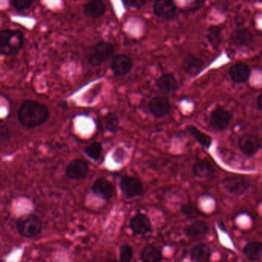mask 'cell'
<instances>
[{"label":"cell","instance_id":"1","mask_svg":"<svg viewBox=\"0 0 262 262\" xmlns=\"http://www.w3.org/2000/svg\"><path fill=\"white\" fill-rule=\"evenodd\" d=\"M18 121L27 128H34L45 124L50 118V110L45 104L37 101L23 102L17 112Z\"/></svg>","mask_w":262,"mask_h":262},{"label":"cell","instance_id":"2","mask_svg":"<svg viewBox=\"0 0 262 262\" xmlns=\"http://www.w3.org/2000/svg\"><path fill=\"white\" fill-rule=\"evenodd\" d=\"M24 42V35L19 30L7 29L0 32V54L12 56L18 54Z\"/></svg>","mask_w":262,"mask_h":262},{"label":"cell","instance_id":"3","mask_svg":"<svg viewBox=\"0 0 262 262\" xmlns=\"http://www.w3.org/2000/svg\"><path fill=\"white\" fill-rule=\"evenodd\" d=\"M18 233L26 238H33L39 235L42 230L40 219L34 214H26L16 222Z\"/></svg>","mask_w":262,"mask_h":262},{"label":"cell","instance_id":"4","mask_svg":"<svg viewBox=\"0 0 262 262\" xmlns=\"http://www.w3.org/2000/svg\"><path fill=\"white\" fill-rule=\"evenodd\" d=\"M116 52V47L112 42L102 40L96 43L89 57L90 66L99 67L110 60Z\"/></svg>","mask_w":262,"mask_h":262},{"label":"cell","instance_id":"5","mask_svg":"<svg viewBox=\"0 0 262 262\" xmlns=\"http://www.w3.org/2000/svg\"><path fill=\"white\" fill-rule=\"evenodd\" d=\"M249 185V180L242 176H230L222 181L224 189L233 195L240 196L245 194Z\"/></svg>","mask_w":262,"mask_h":262},{"label":"cell","instance_id":"6","mask_svg":"<svg viewBox=\"0 0 262 262\" xmlns=\"http://www.w3.org/2000/svg\"><path fill=\"white\" fill-rule=\"evenodd\" d=\"M121 191L127 198L139 197L144 191L143 184L135 176H125L119 183Z\"/></svg>","mask_w":262,"mask_h":262},{"label":"cell","instance_id":"7","mask_svg":"<svg viewBox=\"0 0 262 262\" xmlns=\"http://www.w3.org/2000/svg\"><path fill=\"white\" fill-rule=\"evenodd\" d=\"M90 172L88 162L83 159L72 160L66 168V174L71 180L79 181L85 179Z\"/></svg>","mask_w":262,"mask_h":262},{"label":"cell","instance_id":"8","mask_svg":"<svg viewBox=\"0 0 262 262\" xmlns=\"http://www.w3.org/2000/svg\"><path fill=\"white\" fill-rule=\"evenodd\" d=\"M133 66L134 63L133 59L129 56L123 53H119L113 58L110 65V69L114 76L121 77L128 74L133 70Z\"/></svg>","mask_w":262,"mask_h":262},{"label":"cell","instance_id":"9","mask_svg":"<svg viewBox=\"0 0 262 262\" xmlns=\"http://www.w3.org/2000/svg\"><path fill=\"white\" fill-rule=\"evenodd\" d=\"M152 10L156 17L165 20L172 19L177 14V6L173 1L170 0L156 1Z\"/></svg>","mask_w":262,"mask_h":262},{"label":"cell","instance_id":"10","mask_svg":"<svg viewBox=\"0 0 262 262\" xmlns=\"http://www.w3.org/2000/svg\"><path fill=\"white\" fill-rule=\"evenodd\" d=\"M129 228L134 234L145 235L152 230L151 220L146 214L137 213L130 219Z\"/></svg>","mask_w":262,"mask_h":262},{"label":"cell","instance_id":"11","mask_svg":"<svg viewBox=\"0 0 262 262\" xmlns=\"http://www.w3.org/2000/svg\"><path fill=\"white\" fill-rule=\"evenodd\" d=\"M91 190L95 195L103 200L111 199L114 195V185L106 178L96 179L92 185Z\"/></svg>","mask_w":262,"mask_h":262},{"label":"cell","instance_id":"12","mask_svg":"<svg viewBox=\"0 0 262 262\" xmlns=\"http://www.w3.org/2000/svg\"><path fill=\"white\" fill-rule=\"evenodd\" d=\"M239 149L247 156H253L261 148L260 140L257 136L253 135H244L239 139Z\"/></svg>","mask_w":262,"mask_h":262},{"label":"cell","instance_id":"13","mask_svg":"<svg viewBox=\"0 0 262 262\" xmlns=\"http://www.w3.org/2000/svg\"><path fill=\"white\" fill-rule=\"evenodd\" d=\"M231 114L222 107H217L213 110L210 116V125L217 131L225 130L229 125Z\"/></svg>","mask_w":262,"mask_h":262},{"label":"cell","instance_id":"14","mask_svg":"<svg viewBox=\"0 0 262 262\" xmlns=\"http://www.w3.org/2000/svg\"><path fill=\"white\" fill-rule=\"evenodd\" d=\"M171 103L167 98L156 96L150 100L148 108L156 118H163L171 111Z\"/></svg>","mask_w":262,"mask_h":262},{"label":"cell","instance_id":"15","mask_svg":"<svg viewBox=\"0 0 262 262\" xmlns=\"http://www.w3.org/2000/svg\"><path fill=\"white\" fill-rule=\"evenodd\" d=\"M251 68L245 63H236L230 67L228 74L233 82L235 83H244L251 76Z\"/></svg>","mask_w":262,"mask_h":262},{"label":"cell","instance_id":"16","mask_svg":"<svg viewBox=\"0 0 262 262\" xmlns=\"http://www.w3.org/2000/svg\"><path fill=\"white\" fill-rule=\"evenodd\" d=\"M254 34L248 29L242 28L235 30L231 35V42L237 48L249 47L254 41Z\"/></svg>","mask_w":262,"mask_h":262},{"label":"cell","instance_id":"17","mask_svg":"<svg viewBox=\"0 0 262 262\" xmlns=\"http://www.w3.org/2000/svg\"><path fill=\"white\" fill-rule=\"evenodd\" d=\"M156 86L167 94L174 93L179 88L176 78L171 73H165L159 76L156 80Z\"/></svg>","mask_w":262,"mask_h":262},{"label":"cell","instance_id":"18","mask_svg":"<svg viewBox=\"0 0 262 262\" xmlns=\"http://www.w3.org/2000/svg\"><path fill=\"white\" fill-rule=\"evenodd\" d=\"M214 166L208 159H199L193 165V173L199 179H208L214 174Z\"/></svg>","mask_w":262,"mask_h":262},{"label":"cell","instance_id":"19","mask_svg":"<svg viewBox=\"0 0 262 262\" xmlns=\"http://www.w3.org/2000/svg\"><path fill=\"white\" fill-rule=\"evenodd\" d=\"M209 231V226L204 221H194L188 226L185 227L184 232L190 238H198L204 237Z\"/></svg>","mask_w":262,"mask_h":262},{"label":"cell","instance_id":"20","mask_svg":"<svg viewBox=\"0 0 262 262\" xmlns=\"http://www.w3.org/2000/svg\"><path fill=\"white\" fill-rule=\"evenodd\" d=\"M182 68H183L184 71L189 76H196L203 70L204 62L194 55H188L183 59Z\"/></svg>","mask_w":262,"mask_h":262},{"label":"cell","instance_id":"21","mask_svg":"<svg viewBox=\"0 0 262 262\" xmlns=\"http://www.w3.org/2000/svg\"><path fill=\"white\" fill-rule=\"evenodd\" d=\"M211 249L205 244L194 245L189 252L190 258L193 262H210Z\"/></svg>","mask_w":262,"mask_h":262},{"label":"cell","instance_id":"22","mask_svg":"<svg viewBox=\"0 0 262 262\" xmlns=\"http://www.w3.org/2000/svg\"><path fill=\"white\" fill-rule=\"evenodd\" d=\"M106 12V7L101 0H93L86 3L83 7V13L90 18H99Z\"/></svg>","mask_w":262,"mask_h":262},{"label":"cell","instance_id":"23","mask_svg":"<svg viewBox=\"0 0 262 262\" xmlns=\"http://www.w3.org/2000/svg\"><path fill=\"white\" fill-rule=\"evenodd\" d=\"M140 260L142 262H162L163 254L159 247L147 245L141 251Z\"/></svg>","mask_w":262,"mask_h":262},{"label":"cell","instance_id":"24","mask_svg":"<svg viewBox=\"0 0 262 262\" xmlns=\"http://www.w3.org/2000/svg\"><path fill=\"white\" fill-rule=\"evenodd\" d=\"M243 253L251 261H257L262 258V243L250 242L244 247Z\"/></svg>","mask_w":262,"mask_h":262},{"label":"cell","instance_id":"25","mask_svg":"<svg viewBox=\"0 0 262 262\" xmlns=\"http://www.w3.org/2000/svg\"><path fill=\"white\" fill-rule=\"evenodd\" d=\"M222 28L219 26H211L207 30V39L214 50H217L222 43Z\"/></svg>","mask_w":262,"mask_h":262},{"label":"cell","instance_id":"26","mask_svg":"<svg viewBox=\"0 0 262 262\" xmlns=\"http://www.w3.org/2000/svg\"><path fill=\"white\" fill-rule=\"evenodd\" d=\"M187 130L189 132L190 134L195 139V140L200 144L201 145L205 148H209L211 145L212 139L208 135L202 133V131L196 128L194 125H188Z\"/></svg>","mask_w":262,"mask_h":262},{"label":"cell","instance_id":"27","mask_svg":"<svg viewBox=\"0 0 262 262\" xmlns=\"http://www.w3.org/2000/svg\"><path fill=\"white\" fill-rule=\"evenodd\" d=\"M101 125L105 131L116 133L119 129V120L115 113H108L101 120Z\"/></svg>","mask_w":262,"mask_h":262},{"label":"cell","instance_id":"28","mask_svg":"<svg viewBox=\"0 0 262 262\" xmlns=\"http://www.w3.org/2000/svg\"><path fill=\"white\" fill-rule=\"evenodd\" d=\"M102 151V145L100 142H95L85 147L84 152L90 159L93 161H98L100 158Z\"/></svg>","mask_w":262,"mask_h":262},{"label":"cell","instance_id":"29","mask_svg":"<svg viewBox=\"0 0 262 262\" xmlns=\"http://www.w3.org/2000/svg\"><path fill=\"white\" fill-rule=\"evenodd\" d=\"M181 211L185 217L190 219H196L202 214L200 210L191 202H188V203L182 205Z\"/></svg>","mask_w":262,"mask_h":262},{"label":"cell","instance_id":"30","mask_svg":"<svg viewBox=\"0 0 262 262\" xmlns=\"http://www.w3.org/2000/svg\"><path fill=\"white\" fill-rule=\"evenodd\" d=\"M134 250L133 247L128 244H124L119 248V262H132L133 258Z\"/></svg>","mask_w":262,"mask_h":262},{"label":"cell","instance_id":"31","mask_svg":"<svg viewBox=\"0 0 262 262\" xmlns=\"http://www.w3.org/2000/svg\"><path fill=\"white\" fill-rule=\"evenodd\" d=\"M10 4L16 12L21 13L31 8L33 2L30 0H13L10 1Z\"/></svg>","mask_w":262,"mask_h":262},{"label":"cell","instance_id":"32","mask_svg":"<svg viewBox=\"0 0 262 262\" xmlns=\"http://www.w3.org/2000/svg\"><path fill=\"white\" fill-rule=\"evenodd\" d=\"M122 4L125 7H129V8L139 10V9L142 8L147 4V2L145 0H123Z\"/></svg>","mask_w":262,"mask_h":262},{"label":"cell","instance_id":"33","mask_svg":"<svg viewBox=\"0 0 262 262\" xmlns=\"http://www.w3.org/2000/svg\"><path fill=\"white\" fill-rule=\"evenodd\" d=\"M10 131L7 125L3 122L0 127V141L1 144H4V142H7L10 139Z\"/></svg>","mask_w":262,"mask_h":262},{"label":"cell","instance_id":"34","mask_svg":"<svg viewBox=\"0 0 262 262\" xmlns=\"http://www.w3.org/2000/svg\"><path fill=\"white\" fill-rule=\"evenodd\" d=\"M257 104L258 108H260V110H262V93L257 97Z\"/></svg>","mask_w":262,"mask_h":262},{"label":"cell","instance_id":"35","mask_svg":"<svg viewBox=\"0 0 262 262\" xmlns=\"http://www.w3.org/2000/svg\"><path fill=\"white\" fill-rule=\"evenodd\" d=\"M105 262H119V260L116 259H108V260H105Z\"/></svg>","mask_w":262,"mask_h":262}]
</instances>
